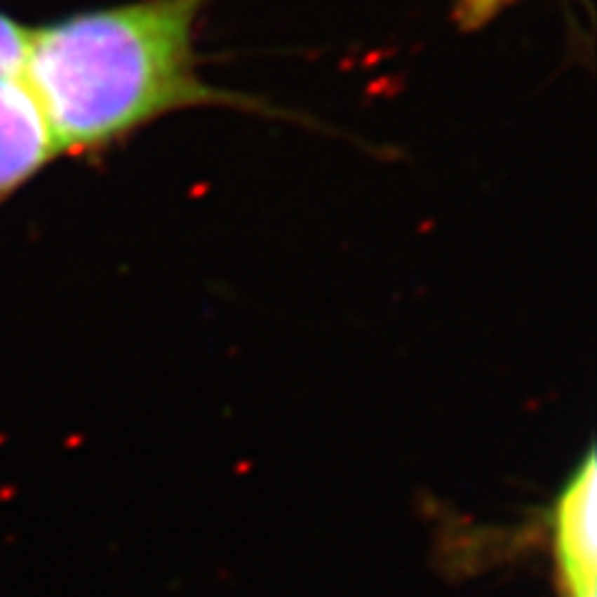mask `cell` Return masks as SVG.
<instances>
[{
  "label": "cell",
  "instance_id": "6da1fadb",
  "mask_svg": "<svg viewBox=\"0 0 597 597\" xmlns=\"http://www.w3.org/2000/svg\"><path fill=\"white\" fill-rule=\"evenodd\" d=\"M207 3L137 0L30 30L25 77L58 154L98 152L185 107H262L199 75L194 28Z\"/></svg>",
  "mask_w": 597,
  "mask_h": 597
},
{
  "label": "cell",
  "instance_id": "7a4b0ae2",
  "mask_svg": "<svg viewBox=\"0 0 597 597\" xmlns=\"http://www.w3.org/2000/svg\"><path fill=\"white\" fill-rule=\"evenodd\" d=\"M28 35L0 18V202L58 154L40 102L25 77Z\"/></svg>",
  "mask_w": 597,
  "mask_h": 597
},
{
  "label": "cell",
  "instance_id": "3957f363",
  "mask_svg": "<svg viewBox=\"0 0 597 597\" xmlns=\"http://www.w3.org/2000/svg\"><path fill=\"white\" fill-rule=\"evenodd\" d=\"M508 3H513V0H458L455 18H458L460 28L476 30L493 20Z\"/></svg>",
  "mask_w": 597,
  "mask_h": 597
}]
</instances>
